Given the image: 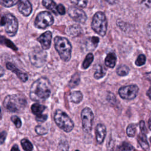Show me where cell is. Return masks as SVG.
<instances>
[{
  "instance_id": "21",
  "label": "cell",
  "mask_w": 151,
  "mask_h": 151,
  "mask_svg": "<svg viewBox=\"0 0 151 151\" xmlns=\"http://www.w3.org/2000/svg\"><path fill=\"white\" fill-rule=\"evenodd\" d=\"M45 109V107L44 106L38 104V103H34L31 106L32 112L37 116L42 114V113L44 111Z\"/></svg>"
},
{
  "instance_id": "38",
  "label": "cell",
  "mask_w": 151,
  "mask_h": 151,
  "mask_svg": "<svg viewBox=\"0 0 151 151\" xmlns=\"http://www.w3.org/2000/svg\"><path fill=\"white\" fill-rule=\"evenodd\" d=\"M6 132L4 131L0 133V145H2L6 139Z\"/></svg>"
},
{
  "instance_id": "30",
  "label": "cell",
  "mask_w": 151,
  "mask_h": 151,
  "mask_svg": "<svg viewBox=\"0 0 151 151\" xmlns=\"http://www.w3.org/2000/svg\"><path fill=\"white\" fill-rule=\"evenodd\" d=\"M145 62H146V57L145 56V55L140 54L137 57V58L135 61V64L137 66H141V65L145 64Z\"/></svg>"
},
{
  "instance_id": "15",
  "label": "cell",
  "mask_w": 151,
  "mask_h": 151,
  "mask_svg": "<svg viewBox=\"0 0 151 151\" xmlns=\"http://www.w3.org/2000/svg\"><path fill=\"white\" fill-rule=\"evenodd\" d=\"M6 67L9 70L14 73L17 76V77L19 78V80H21L22 81L25 82L28 80V74L21 71L19 69L16 67L15 65H14L12 63H6Z\"/></svg>"
},
{
  "instance_id": "20",
  "label": "cell",
  "mask_w": 151,
  "mask_h": 151,
  "mask_svg": "<svg viewBox=\"0 0 151 151\" xmlns=\"http://www.w3.org/2000/svg\"><path fill=\"white\" fill-rule=\"evenodd\" d=\"M82 31L81 28L78 25H71L68 28V34L72 37H76L79 35Z\"/></svg>"
},
{
  "instance_id": "22",
  "label": "cell",
  "mask_w": 151,
  "mask_h": 151,
  "mask_svg": "<svg viewBox=\"0 0 151 151\" xmlns=\"http://www.w3.org/2000/svg\"><path fill=\"white\" fill-rule=\"evenodd\" d=\"M80 75L78 73H76L74 74L70 81H69V83H68V86L70 87V88H74L75 87H76L80 83Z\"/></svg>"
},
{
  "instance_id": "10",
  "label": "cell",
  "mask_w": 151,
  "mask_h": 151,
  "mask_svg": "<svg viewBox=\"0 0 151 151\" xmlns=\"http://www.w3.org/2000/svg\"><path fill=\"white\" fill-rule=\"evenodd\" d=\"M138 87L135 84H131L122 87L119 90L120 97L125 100H132L137 95Z\"/></svg>"
},
{
  "instance_id": "33",
  "label": "cell",
  "mask_w": 151,
  "mask_h": 151,
  "mask_svg": "<svg viewBox=\"0 0 151 151\" xmlns=\"http://www.w3.org/2000/svg\"><path fill=\"white\" fill-rule=\"evenodd\" d=\"M0 42L2 43H5L6 44V45H8L9 47L14 49V50H17V48L15 47V45H14V44L12 42H11L10 41H9V40L3 37H1L0 36Z\"/></svg>"
},
{
  "instance_id": "34",
  "label": "cell",
  "mask_w": 151,
  "mask_h": 151,
  "mask_svg": "<svg viewBox=\"0 0 151 151\" xmlns=\"http://www.w3.org/2000/svg\"><path fill=\"white\" fill-rule=\"evenodd\" d=\"M11 120L14 123V124L16 126V127L19 128L21 126V125H22L21 121L20 119L18 116H12L11 117Z\"/></svg>"
},
{
  "instance_id": "47",
  "label": "cell",
  "mask_w": 151,
  "mask_h": 151,
  "mask_svg": "<svg viewBox=\"0 0 151 151\" xmlns=\"http://www.w3.org/2000/svg\"><path fill=\"white\" fill-rule=\"evenodd\" d=\"M106 1L110 4H114L117 1V0H106Z\"/></svg>"
},
{
  "instance_id": "17",
  "label": "cell",
  "mask_w": 151,
  "mask_h": 151,
  "mask_svg": "<svg viewBox=\"0 0 151 151\" xmlns=\"http://www.w3.org/2000/svg\"><path fill=\"white\" fill-rule=\"evenodd\" d=\"M104 63L106 66L110 68H113L116 63V56L115 54L113 52L109 53L105 58Z\"/></svg>"
},
{
  "instance_id": "25",
  "label": "cell",
  "mask_w": 151,
  "mask_h": 151,
  "mask_svg": "<svg viewBox=\"0 0 151 151\" xmlns=\"http://www.w3.org/2000/svg\"><path fill=\"white\" fill-rule=\"evenodd\" d=\"M21 144L23 149L25 151H31L33 149L32 143L27 139H23L21 141Z\"/></svg>"
},
{
  "instance_id": "3",
  "label": "cell",
  "mask_w": 151,
  "mask_h": 151,
  "mask_svg": "<svg viewBox=\"0 0 151 151\" xmlns=\"http://www.w3.org/2000/svg\"><path fill=\"white\" fill-rule=\"evenodd\" d=\"M3 104L7 110L11 112H16L25 107L27 101L24 97L21 95H8L5 98Z\"/></svg>"
},
{
  "instance_id": "12",
  "label": "cell",
  "mask_w": 151,
  "mask_h": 151,
  "mask_svg": "<svg viewBox=\"0 0 151 151\" xmlns=\"http://www.w3.org/2000/svg\"><path fill=\"white\" fill-rule=\"evenodd\" d=\"M52 39V33L50 31H47L42 34L37 40L41 44L43 50H48L50 47Z\"/></svg>"
},
{
  "instance_id": "43",
  "label": "cell",
  "mask_w": 151,
  "mask_h": 151,
  "mask_svg": "<svg viewBox=\"0 0 151 151\" xmlns=\"http://www.w3.org/2000/svg\"><path fill=\"white\" fill-rule=\"evenodd\" d=\"M146 78L151 82V72L147 73L146 74Z\"/></svg>"
},
{
  "instance_id": "23",
  "label": "cell",
  "mask_w": 151,
  "mask_h": 151,
  "mask_svg": "<svg viewBox=\"0 0 151 151\" xmlns=\"http://www.w3.org/2000/svg\"><path fill=\"white\" fill-rule=\"evenodd\" d=\"M117 151H135V149L132 145L124 142L118 147Z\"/></svg>"
},
{
  "instance_id": "24",
  "label": "cell",
  "mask_w": 151,
  "mask_h": 151,
  "mask_svg": "<svg viewBox=\"0 0 151 151\" xmlns=\"http://www.w3.org/2000/svg\"><path fill=\"white\" fill-rule=\"evenodd\" d=\"M93 59H94V56H93V54L88 53L86 55V58H85V59H84V60L83 63V65H82L83 68L84 69L87 68L90 65L91 63L93 62Z\"/></svg>"
},
{
  "instance_id": "16",
  "label": "cell",
  "mask_w": 151,
  "mask_h": 151,
  "mask_svg": "<svg viewBox=\"0 0 151 151\" xmlns=\"http://www.w3.org/2000/svg\"><path fill=\"white\" fill-rule=\"evenodd\" d=\"M137 141L139 144L145 151H148L149 150V145L147 140V138L145 134L140 133L137 137Z\"/></svg>"
},
{
  "instance_id": "8",
  "label": "cell",
  "mask_w": 151,
  "mask_h": 151,
  "mask_svg": "<svg viewBox=\"0 0 151 151\" xmlns=\"http://www.w3.org/2000/svg\"><path fill=\"white\" fill-rule=\"evenodd\" d=\"M31 63L36 67H41L46 62L47 53L42 50L37 48L33 50L29 54Z\"/></svg>"
},
{
  "instance_id": "29",
  "label": "cell",
  "mask_w": 151,
  "mask_h": 151,
  "mask_svg": "<svg viewBox=\"0 0 151 151\" xmlns=\"http://www.w3.org/2000/svg\"><path fill=\"white\" fill-rule=\"evenodd\" d=\"M19 0H0V4L5 7H11L18 2Z\"/></svg>"
},
{
  "instance_id": "1",
  "label": "cell",
  "mask_w": 151,
  "mask_h": 151,
  "mask_svg": "<svg viewBox=\"0 0 151 151\" xmlns=\"http://www.w3.org/2000/svg\"><path fill=\"white\" fill-rule=\"evenodd\" d=\"M51 94V84L45 77H41L31 85L29 92L30 99L35 101H43L48 99Z\"/></svg>"
},
{
  "instance_id": "28",
  "label": "cell",
  "mask_w": 151,
  "mask_h": 151,
  "mask_svg": "<svg viewBox=\"0 0 151 151\" xmlns=\"http://www.w3.org/2000/svg\"><path fill=\"white\" fill-rule=\"evenodd\" d=\"M104 75H105L104 70L103 69L102 66L99 65L94 73V78L96 79H99V78H101L103 77H104Z\"/></svg>"
},
{
  "instance_id": "9",
  "label": "cell",
  "mask_w": 151,
  "mask_h": 151,
  "mask_svg": "<svg viewBox=\"0 0 151 151\" xmlns=\"http://www.w3.org/2000/svg\"><path fill=\"white\" fill-rule=\"evenodd\" d=\"M81 118L82 122L83 130L86 133L91 132L93 126V121L94 119V114L89 107H85L81 113Z\"/></svg>"
},
{
  "instance_id": "45",
  "label": "cell",
  "mask_w": 151,
  "mask_h": 151,
  "mask_svg": "<svg viewBox=\"0 0 151 151\" xmlns=\"http://www.w3.org/2000/svg\"><path fill=\"white\" fill-rule=\"evenodd\" d=\"M146 94L149 97V98L151 100V87L147 90V91L146 93Z\"/></svg>"
},
{
  "instance_id": "32",
  "label": "cell",
  "mask_w": 151,
  "mask_h": 151,
  "mask_svg": "<svg viewBox=\"0 0 151 151\" xmlns=\"http://www.w3.org/2000/svg\"><path fill=\"white\" fill-rule=\"evenodd\" d=\"M35 130L36 133L40 135L44 134L47 133L48 132L47 129H45L44 127H43L42 126H41V125L37 126L35 128Z\"/></svg>"
},
{
  "instance_id": "14",
  "label": "cell",
  "mask_w": 151,
  "mask_h": 151,
  "mask_svg": "<svg viewBox=\"0 0 151 151\" xmlns=\"http://www.w3.org/2000/svg\"><path fill=\"white\" fill-rule=\"evenodd\" d=\"M95 134L97 142L101 144L103 142L106 135V126L101 123L98 124L95 129Z\"/></svg>"
},
{
  "instance_id": "26",
  "label": "cell",
  "mask_w": 151,
  "mask_h": 151,
  "mask_svg": "<svg viewBox=\"0 0 151 151\" xmlns=\"http://www.w3.org/2000/svg\"><path fill=\"white\" fill-rule=\"evenodd\" d=\"M136 132V127L134 124L131 123L129 124L127 127L126 133L129 137H133L135 136Z\"/></svg>"
},
{
  "instance_id": "4",
  "label": "cell",
  "mask_w": 151,
  "mask_h": 151,
  "mask_svg": "<svg viewBox=\"0 0 151 151\" xmlns=\"http://www.w3.org/2000/svg\"><path fill=\"white\" fill-rule=\"evenodd\" d=\"M91 28L99 35L102 37L106 35L107 22L103 12H97L94 15L91 22Z\"/></svg>"
},
{
  "instance_id": "27",
  "label": "cell",
  "mask_w": 151,
  "mask_h": 151,
  "mask_svg": "<svg viewBox=\"0 0 151 151\" xmlns=\"http://www.w3.org/2000/svg\"><path fill=\"white\" fill-rule=\"evenodd\" d=\"M117 73L120 76H125L128 74L129 72V68L125 65H122L117 68Z\"/></svg>"
},
{
  "instance_id": "13",
  "label": "cell",
  "mask_w": 151,
  "mask_h": 151,
  "mask_svg": "<svg viewBox=\"0 0 151 151\" xmlns=\"http://www.w3.org/2000/svg\"><path fill=\"white\" fill-rule=\"evenodd\" d=\"M18 8L21 14L25 17L29 15L32 12V5L28 0H19Z\"/></svg>"
},
{
  "instance_id": "48",
  "label": "cell",
  "mask_w": 151,
  "mask_h": 151,
  "mask_svg": "<svg viewBox=\"0 0 151 151\" xmlns=\"http://www.w3.org/2000/svg\"><path fill=\"white\" fill-rule=\"evenodd\" d=\"M1 116V108H0V117Z\"/></svg>"
},
{
  "instance_id": "36",
  "label": "cell",
  "mask_w": 151,
  "mask_h": 151,
  "mask_svg": "<svg viewBox=\"0 0 151 151\" xmlns=\"http://www.w3.org/2000/svg\"><path fill=\"white\" fill-rule=\"evenodd\" d=\"M47 119V115L46 114H39L36 117V120L39 122H44Z\"/></svg>"
},
{
  "instance_id": "5",
  "label": "cell",
  "mask_w": 151,
  "mask_h": 151,
  "mask_svg": "<svg viewBox=\"0 0 151 151\" xmlns=\"http://www.w3.org/2000/svg\"><path fill=\"white\" fill-rule=\"evenodd\" d=\"M56 124L67 133L71 132L74 127V123L69 116L61 110H57L54 116Z\"/></svg>"
},
{
  "instance_id": "37",
  "label": "cell",
  "mask_w": 151,
  "mask_h": 151,
  "mask_svg": "<svg viewBox=\"0 0 151 151\" xmlns=\"http://www.w3.org/2000/svg\"><path fill=\"white\" fill-rule=\"evenodd\" d=\"M57 11L58 14H60V15H64L65 13V8L64 6L62 5V4H59L57 5Z\"/></svg>"
},
{
  "instance_id": "6",
  "label": "cell",
  "mask_w": 151,
  "mask_h": 151,
  "mask_svg": "<svg viewBox=\"0 0 151 151\" xmlns=\"http://www.w3.org/2000/svg\"><path fill=\"white\" fill-rule=\"evenodd\" d=\"M1 24L5 26L6 34L9 37H14L17 32L18 23L17 18L11 14H7L3 16L1 20Z\"/></svg>"
},
{
  "instance_id": "41",
  "label": "cell",
  "mask_w": 151,
  "mask_h": 151,
  "mask_svg": "<svg viewBox=\"0 0 151 151\" xmlns=\"http://www.w3.org/2000/svg\"><path fill=\"white\" fill-rule=\"evenodd\" d=\"M146 32L149 36L151 37V22H149L146 27Z\"/></svg>"
},
{
  "instance_id": "31",
  "label": "cell",
  "mask_w": 151,
  "mask_h": 151,
  "mask_svg": "<svg viewBox=\"0 0 151 151\" xmlns=\"http://www.w3.org/2000/svg\"><path fill=\"white\" fill-rule=\"evenodd\" d=\"M71 2L80 8H85L87 5V0H71Z\"/></svg>"
},
{
  "instance_id": "49",
  "label": "cell",
  "mask_w": 151,
  "mask_h": 151,
  "mask_svg": "<svg viewBox=\"0 0 151 151\" xmlns=\"http://www.w3.org/2000/svg\"><path fill=\"white\" fill-rule=\"evenodd\" d=\"M150 143H151V137H150Z\"/></svg>"
},
{
  "instance_id": "42",
  "label": "cell",
  "mask_w": 151,
  "mask_h": 151,
  "mask_svg": "<svg viewBox=\"0 0 151 151\" xmlns=\"http://www.w3.org/2000/svg\"><path fill=\"white\" fill-rule=\"evenodd\" d=\"M11 151H20V150H19V148H18V147L17 145H14V146L12 147Z\"/></svg>"
},
{
  "instance_id": "39",
  "label": "cell",
  "mask_w": 151,
  "mask_h": 151,
  "mask_svg": "<svg viewBox=\"0 0 151 151\" xmlns=\"http://www.w3.org/2000/svg\"><path fill=\"white\" fill-rule=\"evenodd\" d=\"M142 3L147 7L151 6V0H142Z\"/></svg>"
},
{
  "instance_id": "19",
  "label": "cell",
  "mask_w": 151,
  "mask_h": 151,
  "mask_svg": "<svg viewBox=\"0 0 151 151\" xmlns=\"http://www.w3.org/2000/svg\"><path fill=\"white\" fill-rule=\"evenodd\" d=\"M69 99L71 101L78 104L83 99V94L80 91H74L69 95Z\"/></svg>"
},
{
  "instance_id": "40",
  "label": "cell",
  "mask_w": 151,
  "mask_h": 151,
  "mask_svg": "<svg viewBox=\"0 0 151 151\" xmlns=\"http://www.w3.org/2000/svg\"><path fill=\"white\" fill-rule=\"evenodd\" d=\"M91 42H92L94 45H97V44H98L99 42V39L98 37H93L91 38Z\"/></svg>"
},
{
  "instance_id": "50",
  "label": "cell",
  "mask_w": 151,
  "mask_h": 151,
  "mask_svg": "<svg viewBox=\"0 0 151 151\" xmlns=\"http://www.w3.org/2000/svg\"><path fill=\"white\" fill-rule=\"evenodd\" d=\"M76 151H79V150H76Z\"/></svg>"
},
{
  "instance_id": "11",
  "label": "cell",
  "mask_w": 151,
  "mask_h": 151,
  "mask_svg": "<svg viewBox=\"0 0 151 151\" xmlns=\"http://www.w3.org/2000/svg\"><path fill=\"white\" fill-rule=\"evenodd\" d=\"M68 14L74 21L81 24L84 23L87 18L86 13L76 6H70L68 9Z\"/></svg>"
},
{
  "instance_id": "35",
  "label": "cell",
  "mask_w": 151,
  "mask_h": 151,
  "mask_svg": "<svg viewBox=\"0 0 151 151\" xmlns=\"http://www.w3.org/2000/svg\"><path fill=\"white\" fill-rule=\"evenodd\" d=\"M139 127H140V133L146 134V133H147V129H146V127L145 123L143 120L140 121Z\"/></svg>"
},
{
  "instance_id": "46",
  "label": "cell",
  "mask_w": 151,
  "mask_h": 151,
  "mask_svg": "<svg viewBox=\"0 0 151 151\" xmlns=\"http://www.w3.org/2000/svg\"><path fill=\"white\" fill-rule=\"evenodd\" d=\"M148 127L149 129L151 130V117L148 120Z\"/></svg>"
},
{
  "instance_id": "44",
  "label": "cell",
  "mask_w": 151,
  "mask_h": 151,
  "mask_svg": "<svg viewBox=\"0 0 151 151\" xmlns=\"http://www.w3.org/2000/svg\"><path fill=\"white\" fill-rule=\"evenodd\" d=\"M4 73H5V71H4V68L0 65V77H2V76H4Z\"/></svg>"
},
{
  "instance_id": "2",
  "label": "cell",
  "mask_w": 151,
  "mask_h": 151,
  "mask_svg": "<svg viewBox=\"0 0 151 151\" xmlns=\"http://www.w3.org/2000/svg\"><path fill=\"white\" fill-rule=\"evenodd\" d=\"M54 42L55 48L61 59L65 62L68 61L71 56L72 46L70 42L65 37L57 36L54 38Z\"/></svg>"
},
{
  "instance_id": "18",
  "label": "cell",
  "mask_w": 151,
  "mask_h": 151,
  "mask_svg": "<svg viewBox=\"0 0 151 151\" xmlns=\"http://www.w3.org/2000/svg\"><path fill=\"white\" fill-rule=\"evenodd\" d=\"M42 5L47 9L50 10L55 15L57 14V5L53 0H42Z\"/></svg>"
},
{
  "instance_id": "7",
  "label": "cell",
  "mask_w": 151,
  "mask_h": 151,
  "mask_svg": "<svg viewBox=\"0 0 151 151\" xmlns=\"http://www.w3.org/2000/svg\"><path fill=\"white\" fill-rule=\"evenodd\" d=\"M54 18L52 15L47 11H42L39 13L34 22L35 26L40 29H45L52 25Z\"/></svg>"
}]
</instances>
